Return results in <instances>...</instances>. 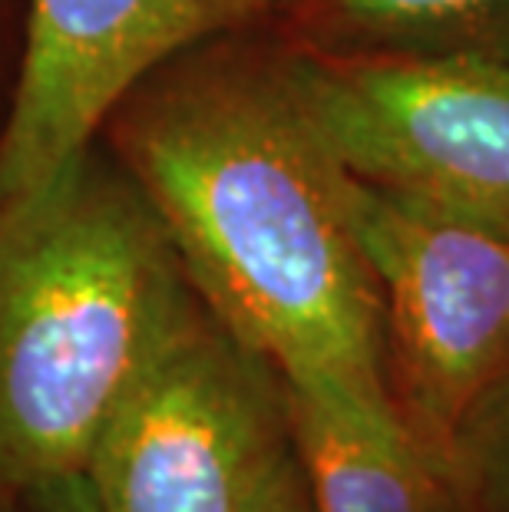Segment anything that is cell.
<instances>
[{
    "mask_svg": "<svg viewBox=\"0 0 509 512\" xmlns=\"http://www.w3.org/2000/svg\"><path fill=\"white\" fill-rule=\"evenodd\" d=\"M113 116L119 162L215 318L288 387L391 394L384 304L344 212V169L285 57H172Z\"/></svg>",
    "mask_w": 509,
    "mask_h": 512,
    "instance_id": "1",
    "label": "cell"
},
{
    "mask_svg": "<svg viewBox=\"0 0 509 512\" xmlns=\"http://www.w3.org/2000/svg\"><path fill=\"white\" fill-rule=\"evenodd\" d=\"M189 291L156 209L96 146L0 212V499L83 473Z\"/></svg>",
    "mask_w": 509,
    "mask_h": 512,
    "instance_id": "2",
    "label": "cell"
},
{
    "mask_svg": "<svg viewBox=\"0 0 509 512\" xmlns=\"http://www.w3.org/2000/svg\"><path fill=\"white\" fill-rule=\"evenodd\" d=\"M295 456L288 384L192 288L96 437V512H255Z\"/></svg>",
    "mask_w": 509,
    "mask_h": 512,
    "instance_id": "3",
    "label": "cell"
},
{
    "mask_svg": "<svg viewBox=\"0 0 509 512\" xmlns=\"http://www.w3.org/2000/svg\"><path fill=\"white\" fill-rule=\"evenodd\" d=\"M344 212L381 291L391 397L440 470L460 417L509 370V225L351 172Z\"/></svg>",
    "mask_w": 509,
    "mask_h": 512,
    "instance_id": "4",
    "label": "cell"
},
{
    "mask_svg": "<svg viewBox=\"0 0 509 512\" xmlns=\"http://www.w3.org/2000/svg\"><path fill=\"white\" fill-rule=\"evenodd\" d=\"M314 133L351 176L509 225V57L288 53Z\"/></svg>",
    "mask_w": 509,
    "mask_h": 512,
    "instance_id": "5",
    "label": "cell"
},
{
    "mask_svg": "<svg viewBox=\"0 0 509 512\" xmlns=\"http://www.w3.org/2000/svg\"><path fill=\"white\" fill-rule=\"evenodd\" d=\"M219 30L209 0H27L24 50L0 123V212L90 149L149 73Z\"/></svg>",
    "mask_w": 509,
    "mask_h": 512,
    "instance_id": "6",
    "label": "cell"
},
{
    "mask_svg": "<svg viewBox=\"0 0 509 512\" xmlns=\"http://www.w3.org/2000/svg\"><path fill=\"white\" fill-rule=\"evenodd\" d=\"M288 403L311 512H453L391 394L314 384L288 387Z\"/></svg>",
    "mask_w": 509,
    "mask_h": 512,
    "instance_id": "7",
    "label": "cell"
},
{
    "mask_svg": "<svg viewBox=\"0 0 509 512\" xmlns=\"http://www.w3.org/2000/svg\"><path fill=\"white\" fill-rule=\"evenodd\" d=\"M357 37L397 47L473 50L509 27V0H331Z\"/></svg>",
    "mask_w": 509,
    "mask_h": 512,
    "instance_id": "8",
    "label": "cell"
},
{
    "mask_svg": "<svg viewBox=\"0 0 509 512\" xmlns=\"http://www.w3.org/2000/svg\"><path fill=\"white\" fill-rule=\"evenodd\" d=\"M440 476L453 512H509V370L460 417Z\"/></svg>",
    "mask_w": 509,
    "mask_h": 512,
    "instance_id": "9",
    "label": "cell"
},
{
    "mask_svg": "<svg viewBox=\"0 0 509 512\" xmlns=\"http://www.w3.org/2000/svg\"><path fill=\"white\" fill-rule=\"evenodd\" d=\"M20 512H96V506L83 473H70L27 493L20 499Z\"/></svg>",
    "mask_w": 509,
    "mask_h": 512,
    "instance_id": "10",
    "label": "cell"
},
{
    "mask_svg": "<svg viewBox=\"0 0 509 512\" xmlns=\"http://www.w3.org/2000/svg\"><path fill=\"white\" fill-rule=\"evenodd\" d=\"M255 512H311V499H308V486H305V473H301L298 453L275 473L262 499H258Z\"/></svg>",
    "mask_w": 509,
    "mask_h": 512,
    "instance_id": "11",
    "label": "cell"
},
{
    "mask_svg": "<svg viewBox=\"0 0 509 512\" xmlns=\"http://www.w3.org/2000/svg\"><path fill=\"white\" fill-rule=\"evenodd\" d=\"M209 7L222 17L225 27H235L252 14H258L262 7H268V0H209Z\"/></svg>",
    "mask_w": 509,
    "mask_h": 512,
    "instance_id": "12",
    "label": "cell"
},
{
    "mask_svg": "<svg viewBox=\"0 0 509 512\" xmlns=\"http://www.w3.org/2000/svg\"><path fill=\"white\" fill-rule=\"evenodd\" d=\"M0 512H20V499H0Z\"/></svg>",
    "mask_w": 509,
    "mask_h": 512,
    "instance_id": "13",
    "label": "cell"
},
{
    "mask_svg": "<svg viewBox=\"0 0 509 512\" xmlns=\"http://www.w3.org/2000/svg\"><path fill=\"white\" fill-rule=\"evenodd\" d=\"M0 4H4V0H0Z\"/></svg>",
    "mask_w": 509,
    "mask_h": 512,
    "instance_id": "14",
    "label": "cell"
}]
</instances>
